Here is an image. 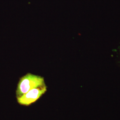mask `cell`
<instances>
[{"mask_svg":"<svg viewBox=\"0 0 120 120\" xmlns=\"http://www.w3.org/2000/svg\"><path fill=\"white\" fill-rule=\"evenodd\" d=\"M47 91L45 85L32 89L21 96L17 97L18 103L21 105L29 106L38 101Z\"/></svg>","mask_w":120,"mask_h":120,"instance_id":"7a4b0ae2","label":"cell"},{"mask_svg":"<svg viewBox=\"0 0 120 120\" xmlns=\"http://www.w3.org/2000/svg\"><path fill=\"white\" fill-rule=\"evenodd\" d=\"M45 85L44 78L28 73L20 78L16 90L17 97L25 94L30 90Z\"/></svg>","mask_w":120,"mask_h":120,"instance_id":"6da1fadb","label":"cell"}]
</instances>
